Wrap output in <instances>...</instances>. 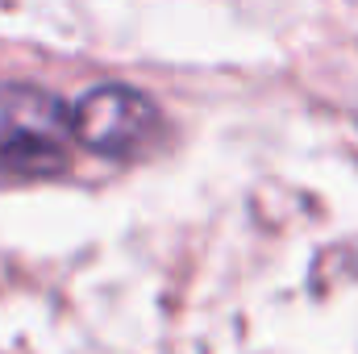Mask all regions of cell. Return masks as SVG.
I'll return each instance as SVG.
<instances>
[{"instance_id":"1","label":"cell","mask_w":358,"mask_h":354,"mask_svg":"<svg viewBox=\"0 0 358 354\" xmlns=\"http://www.w3.org/2000/svg\"><path fill=\"white\" fill-rule=\"evenodd\" d=\"M71 108L46 88L0 84V171L50 179L71 167Z\"/></svg>"},{"instance_id":"2","label":"cell","mask_w":358,"mask_h":354,"mask_svg":"<svg viewBox=\"0 0 358 354\" xmlns=\"http://www.w3.org/2000/svg\"><path fill=\"white\" fill-rule=\"evenodd\" d=\"M76 146L100 159H142L163 138V108L129 84H96L71 104Z\"/></svg>"}]
</instances>
